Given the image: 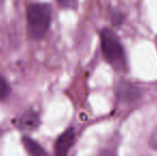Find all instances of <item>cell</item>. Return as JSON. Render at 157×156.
I'll return each mask as SVG.
<instances>
[{
  "mask_svg": "<svg viewBox=\"0 0 157 156\" xmlns=\"http://www.w3.org/2000/svg\"><path fill=\"white\" fill-rule=\"evenodd\" d=\"M27 33L29 39L40 41L47 34L52 25V6L45 2H34L27 8Z\"/></svg>",
  "mask_w": 157,
  "mask_h": 156,
  "instance_id": "6da1fadb",
  "label": "cell"
},
{
  "mask_svg": "<svg viewBox=\"0 0 157 156\" xmlns=\"http://www.w3.org/2000/svg\"><path fill=\"white\" fill-rule=\"evenodd\" d=\"M99 36L101 51L105 59L116 69H124L126 65L125 52L118 36L108 28L101 29Z\"/></svg>",
  "mask_w": 157,
  "mask_h": 156,
  "instance_id": "7a4b0ae2",
  "label": "cell"
},
{
  "mask_svg": "<svg viewBox=\"0 0 157 156\" xmlns=\"http://www.w3.org/2000/svg\"><path fill=\"white\" fill-rule=\"evenodd\" d=\"M141 95H142L141 90L126 80H121L116 87L117 100L121 104H134L141 97Z\"/></svg>",
  "mask_w": 157,
  "mask_h": 156,
  "instance_id": "3957f363",
  "label": "cell"
},
{
  "mask_svg": "<svg viewBox=\"0 0 157 156\" xmlns=\"http://www.w3.org/2000/svg\"><path fill=\"white\" fill-rule=\"evenodd\" d=\"M13 124L17 129H19L23 133H30V131H34L39 128L40 124H41V119L36 111L28 109V110L19 113L14 119Z\"/></svg>",
  "mask_w": 157,
  "mask_h": 156,
  "instance_id": "277c9868",
  "label": "cell"
},
{
  "mask_svg": "<svg viewBox=\"0 0 157 156\" xmlns=\"http://www.w3.org/2000/svg\"><path fill=\"white\" fill-rule=\"evenodd\" d=\"M76 131L74 127H68L56 139L54 144V156H68L75 142Z\"/></svg>",
  "mask_w": 157,
  "mask_h": 156,
  "instance_id": "5b68a950",
  "label": "cell"
},
{
  "mask_svg": "<svg viewBox=\"0 0 157 156\" xmlns=\"http://www.w3.org/2000/svg\"><path fill=\"white\" fill-rule=\"evenodd\" d=\"M21 143L28 156H49V153L43 146L33 138L25 135L21 137Z\"/></svg>",
  "mask_w": 157,
  "mask_h": 156,
  "instance_id": "8992f818",
  "label": "cell"
},
{
  "mask_svg": "<svg viewBox=\"0 0 157 156\" xmlns=\"http://www.w3.org/2000/svg\"><path fill=\"white\" fill-rule=\"evenodd\" d=\"M11 94V87L6 79L0 75V102L6 101Z\"/></svg>",
  "mask_w": 157,
  "mask_h": 156,
  "instance_id": "52a82bcc",
  "label": "cell"
},
{
  "mask_svg": "<svg viewBox=\"0 0 157 156\" xmlns=\"http://www.w3.org/2000/svg\"><path fill=\"white\" fill-rule=\"evenodd\" d=\"M111 19H112V24L114 26H120L124 21V14L118 12V11H113L111 14Z\"/></svg>",
  "mask_w": 157,
  "mask_h": 156,
  "instance_id": "ba28073f",
  "label": "cell"
},
{
  "mask_svg": "<svg viewBox=\"0 0 157 156\" xmlns=\"http://www.w3.org/2000/svg\"><path fill=\"white\" fill-rule=\"evenodd\" d=\"M57 2L63 9H73L77 6V0H57Z\"/></svg>",
  "mask_w": 157,
  "mask_h": 156,
  "instance_id": "9c48e42d",
  "label": "cell"
},
{
  "mask_svg": "<svg viewBox=\"0 0 157 156\" xmlns=\"http://www.w3.org/2000/svg\"><path fill=\"white\" fill-rule=\"evenodd\" d=\"M149 144L152 149L157 150V126L154 128V131H152L151 136H150V140H149Z\"/></svg>",
  "mask_w": 157,
  "mask_h": 156,
  "instance_id": "30bf717a",
  "label": "cell"
},
{
  "mask_svg": "<svg viewBox=\"0 0 157 156\" xmlns=\"http://www.w3.org/2000/svg\"><path fill=\"white\" fill-rule=\"evenodd\" d=\"M98 156H116V155H114V153L110 149H104V150H101L99 152Z\"/></svg>",
  "mask_w": 157,
  "mask_h": 156,
  "instance_id": "8fae6325",
  "label": "cell"
},
{
  "mask_svg": "<svg viewBox=\"0 0 157 156\" xmlns=\"http://www.w3.org/2000/svg\"><path fill=\"white\" fill-rule=\"evenodd\" d=\"M156 46H157V40H156Z\"/></svg>",
  "mask_w": 157,
  "mask_h": 156,
  "instance_id": "7c38bea8",
  "label": "cell"
},
{
  "mask_svg": "<svg viewBox=\"0 0 157 156\" xmlns=\"http://www.w3.org/2000/svg\"><path fill=\"white\" fill-rule=\"evenodd\" d=\"M0 135H1V131H0Z\"/></svg>",
  "mask_w": 157,
  "mask_h": 156,
  "instance_id": "4fadbf2b",
  "label": "cell"
}]
</instances>
